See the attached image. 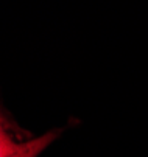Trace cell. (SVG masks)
<instances>
[{
	"label": "cell",
	"mask_w": 148,
	"mask_h": 157,
	"mask_svg": "<svg viewBox=\"0 0 148 157\" xmlns=\"http://www.w3.org/2000/svg\"><path fill=\"white\" fill-rule=\"evenodd\" d=\"M53 139H55V132L45 134V136H42L39 139H34V140H31L25 145H19V148L8 157H36Z\"/></svg>",
	"instance_id": "obj_1"
},
{
	"label": "cell",
	"mask_w": 148,
	"mask_h": 157,
	"mask_svg": "<svg viewBox=\"0 0 148 157\" xmlns=\"http://www.w3.org/2000/svg\"><path fill=\"white\" fill-rule=\"evenodd\" d=\"M17 148H19V145H14V142L11 140V137L5 132L2 123H0V157L11 155Z\"/></svg>",
	"instance_id": "obj_2"
}]
</instances>
